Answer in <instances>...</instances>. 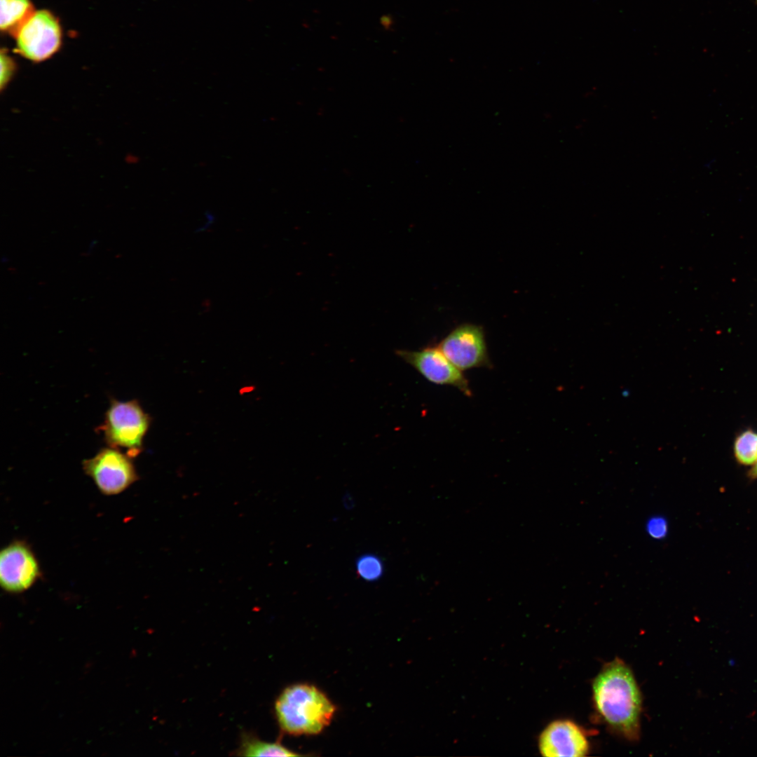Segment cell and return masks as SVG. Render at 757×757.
I'll use <instances>...</instances> for the list:
<instances>
[{"instance_id":"obj_1","label":"cell","mask_w":757,"mask_h":757,"mask_svg":"<svg viewBox=\"0 0 757 757\" xmlns=\"http://www.w3.org/2000/svg\"><path fill=\"white\" fill-rule=\"evenodd\" d=\"M595 708L604 721L629 740L639 735L641 697L629 667L618 658L607 663L593 685Z\"/></svg>"},{"instance_id":"obj_2","label":"cell","mask_w":757,"mask_h":757,"mask_svg":"<svg viewBox=\"0 0 757 757\" xmlns=\"http://www.w3.org/2000/svg\"><path fill=\"white\" fill-rule=\"evenodd\" d=\"M335 711V706L323 692L307 683L287 686L275 702L280 728L290 735L321 732L331 723Z\"/></svg>"},{"instance_id":"obj_3","label":"cell","mask_w":757,"mask_h":757,"mask_svg":"<svg viewBox=\"0 0 757 757\" xmlns=\"http://www.w3.org/2000/svg\"><path fill=\"white\" fill-rule=\"evenodd\" d=\"M150 423V416L137 400L121 402L111 398L104 421L95 430L102 434L109 446L123 449L135 458L142 450Z\"/></svg>"},{"instance_id":"obj_4","label":"cell","mask_w":757,"mask_h":757,"mask_svg":"<svg viewBox=\"0 0 757 757\" xmlns=\"http://www.w3.org/2000/svg\"><path fill=\"white\" fill-rule=\"evenodd\" d=\"M133 458L119 449L109 446L83 460L82 468L102 494L114 496L125 491L139 479Z\"/></svg>"},{"instance_id":"obj_5","label":"cell","mask_w":757,"mask_h":757,"mask_svg":"<svg viewBox=\"0 0 757 757\" xmlns=\"http://www.w3.org/2000/svg\"><path fill=\"white\" fill-rule=\"evenodd\" d=\"M14 32L18 52L32 62L47 60L61 44L60 24L46 10L34 11Z\"/></svg>"},{"instance_id":"obj_6","label":"cell","mask_w":757,"mask_h":757,"mask_svg":"<svg viewBox=\"0 0 757 757\" xmlns=\"http://www.w3.org/2000/svg\"><path fill=\"white\" fill-rule=\"evenodd\" d=\"M437 347L462 371L492 367L484 332L481 326L471 323L459 325L439 342Z\"/></svg>"},{"instance_id":"obj_7","label":"cell","mask_w":757,"mask_h":757,"mask_svg":"<svg viewBox=\"0 0 757 757\" xmlns=\"http://www.w3.org/2000/svg\"><path fill=\"white\" fill-rule=\"evenodd\" d=\"M42 577L39 560L25 540H15L0 552V585L9 594L30 589Z\"/></svg>"},{"instance_id":"obj_8","label":"cell","mask_w":757,"mask_h":757,"mask_svg":"<svg viewBox=\"0 0 757 757\" xmlns=\"http://www.w3.org/2000/svg\"><path fill=\"white\" fill-rule=\"evenodd\" d=\"M396 353L428 381L456 388L465 396H472L468 380L437 346H428L418 350H400Z\"/></svg>"},{"instance_id":"obj_9","label":"cell","mask_w":757,"mask_h":757,"mask_svg":"<svg viewBox=\"0 0 757 757\" xmlns=\"http://www.w3.org/2000/svg\"><path fill=\"white\" fill-rule=\"evenodd\" d=\"M589 742L582 729L566 719L557 720L541 732L538 739L540 753L546 757H582L588 753Z\"/></svg>"},{"instance_id":"obj_10","label":"cell","mask_w":757,"mask_h":757,"mask_svg":"<svg viewBox=\"0 0 757 757\" xmlns=\"http://www.w3.org/2000/svg\"><path fill=\"white\" fill-rule=\"evenodd\" d=\"M237 755L241 756H296L300 754L285 747L279 742H268L252 735L242 737Z\"/></svg>"},{"instance_id":"obj_11","label":"cell","mask_w":757,"mask_h":757,"mask_svg":"<svg viewBox=\"0 0 757 757\" xmlns=\"http://www.w3.org/2000/svg\"><path fill=\"white\" fill-rule=\"evenodd\" d=\"M33 12L29 0H1V29L15 32Z\"/></svg>"},{"instance_id":"obj_12","label":"cell","mask_w":757,"mask_h":757,"mask_svg":"<svg viewBox=\"0 0 757 757\" xmlns=\"http://www.w3.org/2000/svg\"><path fill=\"white\" fill-rule=\"evenodd\" d=\"M733 454L739 465L752 466L757 461V432L746 429L739 433L734 441Z\"/></svg>"},{"instance_id":"obj_13","label":"cell","mask_w":757,"mask_h":757,"mask_svg":"<svg viewBox=\"0 0 757 757\" xmlns=\"http://www.w3.org/2000/svg\"><path fill=\"white\" fill-rule=\"evenodd\" d=\"M357 570L360 577L367 580H375L381 576L383 565L374 555L361 557L357 562Z\"/></svg>"},{"instance_id":"obj_14","label":"cell","mask_w":757,"mask_h":757,"mask_svg":"<svg viewBox=\"0 0 757 757\" xmlns=\"http://www.w3.org/2000/svg\"><path fill=\"white\" fill-rule=\"evenodd\" d=\"M15 71V64L9 55L1 51V90L9 83Z\"/></svg>"},{"instance_id":"obj_15","label":"cell","mask_w":757,"mask_h":757,"mask_svg":"<svg viewBox=\"0 0 757 757\" xmlns=\"http://www.w3.org/2000/svg\"><path fill=\"white\" fill-rule=\"evenodd\" d=\"M667 521L660 516L650 518L646 524V530L650 537L655 539H662L667 533Z\"/></svg>"},{"instance_id":"obj_16","label":"cell","mask_w":757,"mask_h":757,"mask_svg":"<svg viewBox=\"0 0 757 757\" xmlns=\"http://www.w3.org/2000/svg\"><path fill=\"white\" fill-rule=\"evenodd\" d=\"M748 477L751 479H757V461L751 466L748 472Z\"/></svg>"},{"instance_id":"obj_17","label":"cell","mask_w":757,"mask_h":757,"mask_svg":"<svg viewBox=\"0 0 757 757\" xmlns=\"http://www.w3.org/2000/svg\"><path fill=\"white\" fill-rule=\"evenodd\" d=\"M381 22H382V25H386V27H388L390 26V25L391 24V22L390 21V18H388V17L382 18Z\"/></svg>"}]
</instances>
